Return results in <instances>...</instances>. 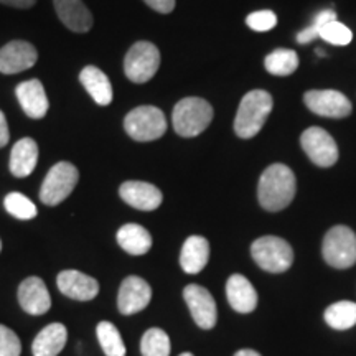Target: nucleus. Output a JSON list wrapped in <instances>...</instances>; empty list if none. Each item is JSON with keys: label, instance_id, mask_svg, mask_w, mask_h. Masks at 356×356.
<instances>
[{"label": "nucleus", "instance_id": "1", "mask_svg": "<svg viewBox=\"0 0 356 356\" xmlns=\"http://www.w3.org/2000/svg\"><path fill=\"white\" fill-rule=\"evenodd\" d=\"M296 190V175L291 168L284 163H274L262 172L257 197L264 210L280 211L292 203Z\"/></svg>", "mask_w": 356, "mask_h": 356}, {"label": "nucleus", "instance_id": "15", "mask_svg": "<svg viewBox=\"0 0 356 356\" xmlns=\"http://www.w3.org/2000/svg\"><path fill=\"white\" fill-rule=\"evenodd\" d=\"M119 195L129 207L140 211H154L162 204V191L147 181H124L119 188Z\"/></svg>", "mask_w": 356, "mask_h": 356}, {"label": "nucleus", "instance_id": "19", "mask_svg": "<svg viewBox=\"0 0 356 356\" xmlns=\"http://www.w3.org/2000/svg\"><path fill=\"white\" fill-rule=\"evenodd\" d=\"M226 297L229 305L239 314H251L257 307L254 286L241 274H233L226 282Z\"/></svg>", "mask_w": 356, "mask_h": 356}, {"label": "nucleus", "instance_id": "28", "mask_svg": "<svg viewBox=\"0 0 356 356\" xmlns=\"http://www.w3.org/2000/svg\"><path fill=\"white\" fill-rule=\"evenodd\" d=\"M170 338L162 328H149L140 340L142 356H170Z\"/></svg>", "mask_w": 356, "mask_h": 356}, {"label": "nucleus", "instance_id": "6", "mask_svg": "<svg viewBox=\"0 0 356 356\" xmlns=\"http://www.w3.org/2000/svg\"><path fill=\"white\" fill-rule=\"evenodd\" d=\"M78 180L79 172L73 163L58 162L44 177L40 188V200L48 207H56L70 197L71 191L78 185Z\"/></svg>", "mask_w": 356, "mask_h": 356}, {"label": "nucleus", "instance_id": "21", "mask_svg": "<svg viewBox=\"0 0 356 356\" xmlns=\"http://www.w3.org/2000/svg\"><path fill=\"white\" fill-rule=\"evenodd\" d=\"M210 259V243L203 236H190L180 252V266L186 274H198Z\"/></svg>", "mask_w": 356, "mask_h": 356}, {"label": "nucleus", "instance_id": "36", "mask_svg": "<svg viewBox=\"0 0 356 356\" xmlns=\"http://www.w3.org/2000/svg\"><path fill=\"white\" fill-rule=\"evenodd\" d=\"M37 0H0V3H6L8 7H15V8H30L35 6Z\"/></svg>", "mask_w": 356, "mask_h": 356}, {"label": "nucleus", "instance_id": "10", "mask_svg": "<svg viewBox=\"0 0 356 356\" xmlns=\"http://www.w3.org/2000/svg\"><path fill=\"white\" fill-rule=\"evenodd\" d=\"M304 101L312 113L323 115V118H346L353 109L348 97L335 89H314V91L305 92Z\"/></svg>", "mask_w": 356, "mask_h": 356}, {"label": "nucleus", "instance_id": "25", "mask_svg": "<svg viewBox=\"0 0 356 356\" xmlns=\"http://www.w3.org/2000/svg\"><path fill=\"white\" fill-rule=\"evenodd\" d=\"M325 322L335 330H348L356 325V304L350 300H341L332 304L325 310Z\"/></svg>", "mask_w": 356, "mask_h": 356}, {"label": "nucleus", "instance_id": "38", "mask_svg": "<svg viewBox=\"0 0 356 356\" xmlns=\"http://www.w3.org/2000/svg\"><path fill=\"white\" fill-rule=\"evenodd\" d=\"M180 356H193V353H188V351H186V353H181Z\"/></svg>", "mask_w": 356, "mask_h": 356}, {"label": "nucleus", "instance_id": "16", "mask_svg": "<svg viewBox=\"0 0 356 356\" xmlns=\"http://www.w3.org/2000/svg\"><path fill=\"white\" fill-rule=\"evenodd\" d=\"M19 304L29 315H43L50 310L51 297L40 277H26L19 287Z\"/></svg>", "mask_w": 356, "mask_h": 356}, {"label": "nucleus", "instance_id": "11", "mask_svg": "<svg viewBox=\"0 0 356 356\" xmlns=\"http://www.w3.org/2000/svg\"><path fill=\"white\" fill-rule=\"evenodd\" d=\"M184 299L186 305H188L195 323L200 328H203V330H211L216 325L218 309L210 291L198 286V284H190V286L185 287Z\"/></svg>", "mask_w": 356, "mask_h": 356}, {"label": "nucleus", "instance_id": "31", "mask_svg": "<svg viewBox=\"0 0 356 356\" xmlns=\"http://www.w3.org/2000/svg\"><path fill=\"white\" fill-rule=\"evenodd\" d=\"M332 20H337V13L333 10H323L320 12L317 17H315L314 22L307 26V29L302 30V32L297 35V43L304 44V43H310L314 42L315 38L320 37V30L323 29L325 24H328V22Z\"/></svg>", "mask_w": 356, "mask_h": 356}, {"label": "nucleus", "instance_id": "34", "mask_svg": "<svg viewBox=\"0 0 356 356\" xmlns=\"http://www.w3.org/2000/svg\"><path fill=\"white\" fill-rule=\"evenodd\" d=\"M144 2L160 13H170L175 8V0H144Z\"/></svg>", "mask_w": 356, "mask_h": 356}, {"label": "nucleus", "instance_id": "5", "mask_svg": "<svg viewBox=\"0 0 356 356\" xmlns=\"http://www.w3.org/2000/svg\"><path fill=\"white\" fill-rule=\"evenodd\" d=\"M124 129L137 142L157 140L167 132V118L155 106H139L126 115Z\"/></svg>", "mask_w": 356, "mask_h": 356}, {"label": "nucleus", "instance_id": "14", "mask_svg": "<svg viewBox=\"0 0 356 356\" xmlns=\"http://www.w3.org/2000/svg\"><path fill=\"white\" fill-rule=\"evenodd\" d=\"M56 286L63 296L78 302H89L99 293V282L95 277L74 269L58 274Z\"/></svg>", "mask_w": 356, "mask_h": 356}, {"label": "nucleus", "instance_id": "33", "mask_svg": "<svg viewBox=\"0 0 356 356\" xmlns=\"http://www.w3.org/2000/svg\"><path fill=\"white\" fill-rule=\"evenodd\" d=\"M246 24L249 29L256 30V32H267V30H273L277 25V17L270 10H259L251 13L246 19Z\"/></svg>", "mask_w": 356, "mask_h": 356}, {"label": "nucleus", "instance_id": "4", "mask_svg": "<svg viewBox=\"0 0 356 356\" xmlns=\"http://www.w3.org/2000/svg\"><path fill=\"white\" fill-rule=\"evenodd\" d=\"M252 259L267 273H286L293 262V251L286 239L277 236H262L251 246Z\"/></svg>", "mask_w": 356, "mask_h": 356}, {"label": "nucleus", "instance_id": "22", "mask_svg": "<svg viewBox=\"0 0 356 356\" xmlns=\"http://www.w3.org/2000/svg\"><path fill=\"white\" fill-rule=\"evenodd\" d=\"M38 144L30 137L15 142L10 152V172L13 177L25 178L32 175L38 163Z\"/></svg>", "mask_w": 356, "mask_h": 356}, {"label": "nucleus", "instance_id": "37", "mask_svg": "<svg viewBox=\"0 0 356 356\" xmlns=\"http://www.w3.org/2000/svg\"><path fill=\"white\" fill-rule=\"evenodd\" d=\"M234 356H261V355L254 350H239Z\"/></svg>", "mask_w": 356, "mask_h": 356}, {"label": "nucleus", "instance_id": "20", "mask_svg": "<svg viewBox=\"0 0 356 356\" xmlns=\"http://www.w3.org/2000/svg\"><path fill=\"white\" fill-rule=\"evenodd\" d=\"M79 81H81L88 95L95 99L97 106H109L113 102V84H111L108 74L104 71L89 65L79 73Z\"/></svg>", "mask_w": 356, "mask_h": 356}, {"label": "nucleus", "instance_id": "9", "mask_svg": "<svg viewBox=\"0 0 356 356\" xmlns=\"http://www.w3.org/2000/svg\"><path fill=\"white\" fill-rule=\"evenodd\" d=\"M300 144L309 159L318 167H332L338 160V147L333 137L322 127H309L300 137Z\"/></svg>", "mask_w": 356, "mask_h": 356}, {"label": "nucleus", "instance_id": "27", "mask_svg": "<svg viewBox=\"0 0 356 356\" xmlns=\"http://www.w3.org/2000/svg\"><path fill=\"white\" fill-rule=\"evenodd\" d=\"M264 66L274 76H289L299 66V56L296 51L279 48V50H274L270 55L266 56Z\"/></svg>", "mask_w": 356, "mask_h": 356}, {"label": "nucleus", "instance_id": "32", "mask_svg": "<svg viewBox=\"0 0 356 356\" xmlns=\"http://www.w3.org/2000/svg\"><path fill=\"white\" fill-rule=\"evenodd\" d=\"M20 338L6 325H0V356H20Z\"/></svg>", "mask_w": 356, "mask_h": 356}, {"label": "nucleus", "instance_id": "26", "mask_svg": "<svg viewBox=\"0 0 356 356\" xmlns=\"http://www.w3.org/2000/svg\"><path fill=\"white\" fill-rule=\"evenodd\" d=\"M96 335L106 356H126V345L114 323L99 322L96 327Z\"/></svg>", "mask_w": 356, "mask_h": 356}, {"label": "nucleus", "instance_id": "23", "mask_svg": "<svg viewBox=\"0 0 356 356\" xmlns=\"http://www.w3.org/2000/svg\"><path fill=\"white\" fill-rule=\"evenodd\" d=\"M68 330L63 323H50L35 337L32 343L33 356H58L63 351Z\"/></svg>", "mask_w": 356, "mask_h": 356}, {"label": "nucleus", "instance_id": "39", "mask_svg": "<svg viewBox=\"0 0 356 356\" xmlns=\"http://www.w3.org/2000/svg\"><path fill=\"white\" fill-rule=\"evenodd\" d=\"M0 251H2V241H0Z\"/></svg>", "mask_w": 356, "mask_h": 356}, {"label": "nucleus", "instance_id": "24", "mask_svg": "<svg viewBox=\"0 0 356 356\" xmlns=\"http://www.w3.org/2000/svg\"><path fill=\"white\" fill-rule=\"evenodd\" d=\"M118 244L124 251L132 256L147 254L152 248V236L144 226L136 225V222H127L118 231Z\"/></svg>", "mask_w": 356, "mask_h": 356}, {"label": "nucleus", "instance_id": "8", "mask_svg": "<svg viewBox=\"0 0 356 356\" xmlns=\"http://www.w3.org/2000/svg\"><path fill=\"white\" fill-rule=\"evenodd\" d=\"M160 68V51L154 43L137 42L132 44L124 60V71L132 83L150 81Z\"/></svg>", "mask_w": 356, "mask_h": 356}, {"label": "nucleus", "instance_id": "13", "mask_svg": "<svg viewBox=\"0 0 356 356\" xmlns=\"http://www.w3.org/2000/svg\"><path fill=\"white\" fill-rule=\"evenodd\" d=\"M38 51L32 43L24 40H13L0 48V73L17 74L30 70L37 63Z\"/></svg>", "mask_w": 356, "mask_h": 356}, {"label": "nucleus", "instance_id": "2", "mask_svg": "<svg viewBox=\"0 0 356 356\" xmlns=\"http://www.w3.org/2000/svg\"><path fill=\"white\" fill-rule=\"evenodd\" d=\"M273 96L262 89L249 91L239 104L234 119V132L241 139H251L264 127V124L273 111Z\"/></svg>", "mask_w": 356, "mask_h": 356}, {"label": "nucleus", "instance_id": "29", "mask_svg": "<svg viewBox=\"0 0 356 356\" xmlns=\"http://www.w3.org/2000/svg\"><path fill=\"white\" fill-rule=\"evenodd\" d=\"M3 207H6L8 215H12L13 218H17V220H22V221L33 220L38 213L37 207H35L32 200L26 198L25 195L17 193V191L7 195L6 200H3Z\"/></svg>", "mask_w": 356, "mask_h": 356}, {"label": "nucleus", "instance_id": "12", "mask_svg": "<svg viewBox=\"0 0 356 356\" xmlns=\"http://www.w3.org/2000/svg\"><path fill=\"white\" fill-rule=\"evenodd\" d=\"M152 289L142 277L129 275L122 280L118 296V309L122 315L139 314L150 304Z\"/></svg>", "mask_w": 356, "mask_h": 356}, {"label": "nucleus", "instance_id": "35", "mask_svg": "<svg viewBox=\"0 0 356 356\" xmlns=\"http://www.w3.org/2000/svg\"><path fill=\"white\" fill-rule=\"evenodd\" d=\"M8 140H10L8 124H7L6 114H3L2 111H0V149H2V147H6L8 144Z\"/></svg>", "mask_w": 356, "mask_h": 356}, {"label": "nucleus", "instance_id": "7", "mask_svg": "<svg viewBox=\"0 0 356 356\" xmlns=\"http://www.w3.org/2000/svg\"><path fill=\"white\" fill-rule=\"evenodd\" d=\"M322 252L327 264L337 269H346L356 262V234L348 226H333L325 234Z\"/></svg>", "mask_w": 356, "mask_h": 356}, {"label": "nucleus", "instance_id": "18", "mask_svg": "<svg viewBox=\"0 0 356 356\" xmlns=\"http://www.w3.org/2000/svg\"><path fill=\"white\" fill-rule=\"evenodd\" d=\"M61 24L71 32L86 33L92 29L91 10L84 6L83 0H53Z\"/></svg>", "mask_w": 356, "mask_h": 356}, {"label": "nucleus", "instance_id": "17", "mask_svg": "<svg viewBox=\"0 0 356 356\" xmlns=\"http://www.w3.org/2000/svg\"><path fill=\"white\" fill-rule=\"evenodd\" d=\"M17 99H19L24 113L32 119H43L50 108L48 96L44 92L42 81L38 79H29L20 83L15 89Z\"/></svg>", "mask_w": 356, "mask_h": 356}, {"label": "nucleus", "instance_id": "3", "mask_svg": "<svg viewBox=\"0 0 356 356\" xmlns=\"http://www.w3.org/2000/svg\"><path fill=\"white\" fill-rule=\"evenodd\" d=\"M213 121V108L202 97H185L178 101L172 114L173 129L181 137H197Z\"/></svg>", "mask_w": 356, "mask_h": 356}, {"label": "nucleus", "instance_id": "30", "mask_svg": "<svg viewBox=\"0 0 356 356\" xmlns=\"http://www.w3.org/2000/svg\"><path fill=\"white\" fill-rule=\"evenodd\" d=\"M318 38H323L325 42L330 44L341 47V44H348L353 40V33H351V30L346 25L340 24L338 20H332L323 25V29L320 30Z\"/></svg>", "mask_w": 356, "mask_h": 356}]
</instances>
